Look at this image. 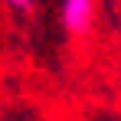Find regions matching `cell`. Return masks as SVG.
<instances>
[{
    "mask_svg": "<svg viewBox=\"0 0 121 121\" xmlns=\"http://www.w3.org/2000/svg\"><path fill=\"white\" fill-rule=\"evenodd\" d=\"M62 26L72 36H85L95 23V0H62Z\"/></svg>",
    "mask_w": 121,
    "mask_h": 121,
    "instance_id": "cell-1",
    "label": "cell"
},
{
    "mask_svg": "<svg viewBox=\"0 0 121 121\" xmlns=\"http://www.w3.org/2000/svg\"><path fill=\"white\" fill-rule=\"evenodd\" d=\"M3 3H7L10 10H20V13H26V10L33 7V0H3Z\"/></svg>",
    "mask_w": 121,
    "mask_h": 121,
    "instance_id": "cell-2",
    "label": "cell"
}]
</instances>
